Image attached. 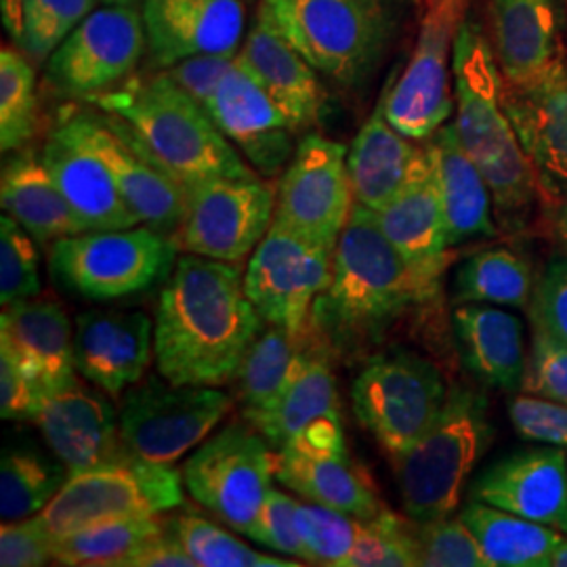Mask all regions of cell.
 <instances>
[{"instance_id":"obj_1","label":"cell","mask_w":567,"mask_h":567,"mask_svg":"<svg viewBox=\"0 0 567 567\" xmlns=\"http://www.w3.org/2000/svg\"><path fill=\"white\" fill-rule=\"evenodd\" d=\"M264 322L240 265L185 252L156 307V368L175 385H227Z\"/></svg>"},{"instance_id":"obj_2","label":"cell","mask_w":567,"mask_h":567,"mask_svg":"<svg viewBox=\"0 0 567 567\" xmlns=\"http://www.w3.org/2000/svg\"><path fill=\"white\" fill-rule=\"evenodd\" d=\"M431 290L389 243L377 213L355 203L334 250V274L311 309V330L341 355H362L419 309L435 303Z\"/></svg>"},{"instance_id":"obj_3","label":"cell","mask_w":567,"mask_h":567,"mask_svg":"<svg viewBox=\"0 0 567 567\" xmlns=\"http://www.w3.org/2000/svg\"><path fill=\"white\" fill-rule=\"evenodd\" d=\"M452 76L458 140L486 179L498 224L519 231L532 217L540 187L505 110L503 81L489 42L473 20L458 28Z\"/></svg>"},{"instance_id":"obj_4","label":"cell","mask_w":567,"mask_h":567,"mask_svg":"<svg viewBox=\"0 0 567 567\" xmlns=\"http://www.w3.org/2000/svg\"><path fill=\"white\" fill-rule=\"evenodd\" d=\"M89 102L124 122L185 192L215 177L255 175L210 114L164 70L147 79H131Z\"/></svg>"},{"instance_id":"obj_5","label":"cell","mask_w":567,"mask_h":567,"mask_svg":"<svg viewBox=\"0 0 567 567\" xmlns=\"http://www.w3.org/2000/svg\"><path fill=\"white\" fill-rule=\"evenodd\" d=\"M259 13L322 76L355 86L385 58L402 0H264Z\"/></svg>"},{"instance_id":"obj_6","label":"cell","mask_w":567,"mask_h":567,"mask_svg":"<svg viewBox=\"0 0 567 567\" xmlns=\"http://www.w3.org/2000/svg\"><path fill=\"white\" fill-rule=\"evenodd\" d=\"M492 440L486 395L452 386L437 419L395 461L408 517L425 524L450 517L461 507L466 482Z\"/></svg>"},{"instance_id":"obj_7","label":"cell","mask_w":567,"mask_h":567,"mask_svg":"<svg viewBox=\"0 0 567 567\" xmlns=\"http://www.w3.org/2000/svg\"><path fill=\"white\" fill-rule=\"evenodd\" d=\"M182 505V471L131 456L70 475L49 507L34 517L58 538L102 522L156 517Z\"/></svg>"},{"instance_id":"obj_8","label":"cell","mask_w":567,"mask_h":567,"mask_svg":"<svg viewBox=\"0 0 567 567\" xmlns=\"http://www.w3.org/2000/svg\"><path fill=\"white\" fill-rule=\"evenodd\" d=\"M179 246L143 225L82 231L51 246V267L61 282L84 299L112 301L137 295L171 274Z\"/></svg>"},{"instance_id":"obj_9","label":"cell","mask_w":567,"mask_h":567,"mask_svg":"<svg viewBox=\"0 0 567 567\" xmlns=\"http://www.w3.org/2000/svg\"><path fill=\"white\" fill-rule=\"evenodd\" d=\"M446 398L437 365L405 349L368 360L351 386L358 421L393 461L423 437Z\"/></svg>"},{"instance_id":"obj_10","label":"cell","mask_w":567,"mask_h":567,"mask_svg":"<svg viewBox=\"0 0 567 567\" xmlns=\"http://www.w3.org/2000/svg\"><path fill=\"white\" fill-rule=\"evenodd\" d=\"M278 468V452L252 425L225 426L183 463L189 496L244 536L255 526Z\"/></svg>"},{"instance_id":"obj_11","label":"cell","mask_w":567,"mask_h":567,"mask_svg":"<svg viewBox=\"0 0 567 567\" xmlns=\"http://www.w3.org/2000/svg\"><path fill=\"white\" fill-rule=\"evenodd\" d=\"M468 0H416L419 32L404 72L381 97L386 121L408 140L435 135L452 116V49Z\"/></svg>"},{"instance_id":"obj_12","label":"cell","mask_w":567,"mask_h":567,"mask_svg":"<svg viewBox=\"0 0 567 567\" xmlns=\"http://www.w3.org/2000/svg\"><path fill=\"white\" fill-rule=\"evenodd\" d=\"M334 250L274 219L244 271L246 295L267 324L309 330L311 309L332 282Z\"/></svg>"},{"instance_id":"obj_13","label":"cell","mask_w":567,"mask_h":567,"mask_svg":"<svg viewBox=\"0 0 567 567\" xmlns=\"http://www.w3.org/2000/svg\"><path fill=\"white\" fill-rule=\"evenodd\" d=\"M229 408L231 398L217 386L150 379L131 386L122 400V440L143 461L173 465L203 444Z\"/></svg>"},{"instance_id":"obj_14","label":"cell","mask_w":567,"mask_h":567,"mask_svg":"<svg viewBox=\"0 0 567 567\" xmlns=\"http://www.w3.org/2000/svg\"><path fill=\"white\" fill-rule=\"evenodd\" d=\"M276 189L250 177H215L187 192V213L175 236L179 250L225 264L255 252L274 224Z\"/></svg>"},{"instance_id":"obj_15","label":"cell","mask_w":567,"mask_h":567,"mask_svg":"<svg viewBox=\"0 0 567 567\" xmlns=\"http://www.w3.org/2000/svg\"><path fill=\"white\" fill-rule=\"evenodd\" d=\"M147 47L140 7L103 4L47 61V81L68 97L93 100L126 81Z\"/></svg>"},{"instance_id":"obj_16","label":"cell","mask_w":567,"mask_h":567,"mask_svg":"<svg viewBox=\"0 0 567 567\" xmlns=\"http://www.w3.org/2000/svg\"><path fill=\"white\" fill-rule=\"evenodd\" d=\"M353 206L347 147L322 135H307L284 171L274 219L316 243L337 248Z\"/></svg>"},{"instance_id":"obj_17","label":"cell","mask_w":567,"mask_h":567,"mask_svg":"<svg viewBox=\"0 0 567 567\" xmlns=\"http://www.w3.org/2000/svg\"><path fill=\"white\" fill-rule=\"evenodd\" d=\"M63 124L97 152L140 221L175 240L187 213V192L156 163L116 116L74 114Z\"/></svg>"},{"instance_id":"obj_18","label":"cell","mask_w":567,"mask_h":567,"mask_svg":"<svg viewBox=\"0 0 567 567\" xmlns=\"http://www.w3.org/2000/svg\"><path fill=\"white\" fill-rule=\"evenodd\" d=\"M32 423L70 475L135 456L122 440L121 416L102 393L79 383L44 393Z\"/></svg>"},{"instance_id":"obj_19","label":"cell","mask_w":567,"mask_h":567,"mask_svg":"<svg viewBox=\"0 0 567 567\" xmlns=\"http://www.w3.org/2000/svg\"><path fill=\"white\" fill-rule=\"evenodd\" d=\"M147 51L156 68L198 55H238L244 39L243 0H142Z\"/></svg>"},{"instance_id":"obj_20","label":"cell","mask_w":567,"mask_h":567,"mask_svg":"<svg viewBox=\"0 0 567 567\" xmlns=\"http://www.w3.org/2000/svg\"><path fill=\"white\" fill-rule=\"evenodd\" d=\"M503 103L532 164L538 187L557 198L567 192V65L550 63L532 81L503 86Z\"/></svg>"},{"instance_id":"obj_21","label":"cell","mask_w":567,"mask_h":567,"mask_svg":"<svg viewBox=\"0 0 567 567\" xmlns=\"http://www.w3.org/2000/svg\"><path fill=\"white\" fill-rule=\"evenodd\" d=\"M208 114L231 145L264 177L282 173L297 152V131L292 122L238 60L219 84L208 105Z\"/></svg>"},{"instance_id":"obj_22","label":"cell","mask_w":567,"mask_h":567,"mask_svg":"<svg viewBox=\"0 0 567 567\" xmlns=\"http://www.w3.org/2000/svg\"><path fill=\"white\" fill-rule=\"evenodd\" d=\"M381 229L414 274L440 292L447 267V231L435 163L429 145L419 147L400 194L377 213Z\"/></svg>"},{"instance_id":"obj_23","label":"cell","mask_w":567,"mask_h":567,"mask_svg":"<svg viewBox=\"0 0 567 567\" xmlns=\"http://www.w3.org/2000/svg\"><path fill=\"white\" fill-rule=\"evenodd\" d=\"M468 496L567 534V454L559 446L508 454L487 466Z\"/></svg>"},{"instance_id":"obj_24","label":"cell","mask_w":567,"mask_h":567,"mask_svg":"<svg viewBox=\"0 0 567 567\" xmlns=\"http://www.w3.org/2000/svg\"><path fill=\"white\" fill-rule=\"evenodd\" d=\"M322 343L307 355L280 404L259 425L265 440L280 450H347L339 386L322 353Z\"/></svg>"},{"instance_id":"obj_25","label":"cell","mask_w":567,"mask_h":567,"mask_svg":"<svg viewBox=\"0 0 567 567\" xmlns=\"http://www.w3.org/2000/svg\"><path fill=\"white\" fill-rule=\"evenodd\" d=\"M154 355V324L143 311L100 309L79 316L74 364L84 381L110 395L137 385Z\"/></svg>"},{"instance_id":"obj_26","label":"cell","mask_w":567,"mask_h":567,"mask_svg":"<svg viewBox=\"0 0 567 567\" xmlns=\"http://www.w3.org/2000/svg\"><path fill=\"white\" fill-rule=\"evenodd\" d=\"M42 163L89 231L128 229L142 224L126 204L107 164L63 122L49 135Z\"/></svg>"},{"instance_id":"obj_27","label":"cell","mask_w":567,"mask_h":567,"mask_svg":"<svg viewBox=\"0 0 567 567\" xmlns=\"http://www.w3.org/2000/svg\"><path fill=\"white\" fill-rule=\"evenodd\" d=\"M236 60L282 110L297 133L320 121L326 103L320 72L261 13Z\"/></svg>"},{"instance_id":"obj_28","label":"cell","mask_w":567,"mask_h":567,"mask_svg":"<svg viewBox=\"0 0 567 567\" xmlns=\"http://www.w3.org/2000/svg\"><path fill=\"white\" fill-rule=\"evenodd\" d=\"M0 349L44 393L76 381L74 330L63 307L51 299H28L4 307L0 318Z\"/></svg>"},{"instance_id":"obj_29","label":"cell","mask_w":567,"mask_h":567,"mask_svg":"<svg viewBox=\"0 0 567 567\" xmlns=\"http://www.w3.org/2000/svg\"><path fill=\"white\" fill-rule=\"evenodd\" d=\"M456 344L466 370L482 383L519 391L526 381L524 326L505 309L489 305H458L452 316Z\"/></svg>"},{"instance_id":"obj_30","label":"cell","mask_w":567,"mask_h":567,"mask_svg":"<svg viewBox=\"0 0 567 567\" xmlns=\"http://www.w3.org/2000/svg\"><path fill=\"white\" fill-rule=\"evenodd\" d=\"M276 477L307 501L358 519H370L383 511L368 473L347 450H280Z\"/></svg>"},{"instance_id":"obj_31","label":"cell","mask_w":567,"mask_h":567,"mask_svg":"<svg viewBox=\"0 0 567 567\" xmlns=\"http://www.w3.org/2000/svg\"><path fill=\"white\" fill-rule=\"evenodd\" d=\"M426 145L435 163L450 248L473 238L496 236L492 192L458 140L456 124H444Z\"/></svg>"},{"instance_id":"obj_32","label":"cell","mask_w":567,"mask_h":567,"mask_svg":"<svg viewBox=\"0 0 567 567\" xmlns=\"http://www.w3.org/2000/svg\"><path fill=\"white\" fill-rule=\"evenodd\" d=\"M489 18L507 84L532 81L559 60V0H489Z\"/></svg>"},{"instance_id":"obj_33","label":"cell","mask_w":567,"mask_h":567,"mask_svg":"<svg viewBox=\"0 0 567 567\" xmlns=\"http://www.w3.org/2000/svg\"><path fill=\"white\" fill-rule=\"evenodd\" d=\"M2 210L39 244L55 243L60 238L89 231L81 217L72 210L61 194L42 156L34 152H16L0 177Z\"/></svg>"},{"instance_id":"obj_34","label":"cell","mask_w":567,"mask_h":567,"mask_svg":"<svg viewBox=\"0 0 567 567\" xmlns=\"http://www.w3.org/2000/svg\"><path fill=\"white\" fill-rule=\"evenodd\" d=\"M419 147L386 121L383 102L374 107L347 150V171L355 203L379 213L404 187Z\"/></svg>"},{"instance_id":"obj_35","label":"cell","mask_w":567,"mask_h":567,"mask_svg":"<svg viewBox=\"0 0 567 567\" xmlns=\"http://www.w3.org/2000/svg\"><path fill=\"white\" fill-rule=\"evenodd\" d=\"M311 326L305 334H295L271 324L259 332L234 377L243 416L248 425H259L280 404L286 389L295 381L311 349L322 343L320 339L318 343L311 344Z\"/></svg>"},{"instance_id":"obj_36","label":"cell","mask_w":567,"mask_h":567,"mask_svg":"<svg viewBox=\"0 0 567 567\" xmlns=\"http://www.w3.org/2000/svg\"><path fill=\"white\" fill-rule=\"evenodd\" d=\"M458 517L475 534L492 567H547L550 553L564 540L559 529L477 501Z\"/></svg>"},{"instance_id":"obj_37","label":"cell","mask_w":567,"mask_h":567,"mask_svg":"<svg viewBox=\"0 0 567 567\" xmlns=\"http://www.w3.org/2000/svg\"><path fill=\"white\" fill-rule=\"evenodd\" d=\"M70 471L53 454L39 447L11 446L0 461V515L2 522H21L39 515L58 496Z\"/></svg>"},{"instance_id":"obj_38","label":"cell","mask_w":567,"mask_h":567,"mask_svg":"<svg viewBox=\"0 0 567 567\" xmlns=\"http://www.w3.org/2000/svg\"><path fill=\"white\" fill-rule=\"evenodd\" d=\"M534 278L524 257L496 246L466 259L454 278L458 305H508L526 309L532 303Z\"/></svg>"},{"instance_id":"obj_39","label":"cell","mask_w":567,"mask_h":567,"mask_svg":"<svg viewBox=\"0 0 567 567\" xmlns=\"http://www.w3.org/2000/svg\"><path fill=\"white\" fill-rule=\"evenodd\" d=\"M168 522L156 517L114 519L74 529L53 538L55 564L61 566L122 567V564L154 536L163 534Z\"/></svg>"},{"instance_id":"obj_40","label":"cell","mask_w":567,"mask_h":567,"mask_svg":"<svg viewBox=\"0 0 567 567\" xmlns=\"http://www.w3.org/2000/svg\"><path fill=\"white\" fill-rule=\"evenodd\" d=\"M100 0H2L4 23L32 63L49 61Z\"/></svg>"},{"instance_id":"obj_41","label":"cell","mask_w":567,"mask_h":567,"mask_svg":"<svg viewBox=\"0 0 567 567\" xmlns=\"http://www.w3.org/2000/svg\"><path fill=\"white\" fill-rule=\"evenodd\" d=\"M39 97L37 70L16 49L0 53V147L4 154L18 152L37 135Z\"/></svg>"},{"instance_id":"obj_42","label":"cell","mask_w":567,"mask_h":567,"mask_svg":"<svg viewBox=\"0 0 567 567\" xmlns=\"http://www.w3.org/2000/svg\"><path fill=\"white\" fill-rule=\"evenodd\" d=\"M168 529L189 553L196 566L203 567H295L297 561L278 559L248 547L224 527L198 515H182L168 522Z\"/></svg>"},{"instance_id":"obj_43","label":"cell","mask_w":567,"mask_h":567,"mask_svg":"<svg viewBox=\"0 0 567 567\" xmlns=\"http://www.w3.org/2000/svg\"><path fill=\"white\" fill-rule=\"evenodd\" d=\"M416 522L379 511L370 519H360L358 538L343 567L421 566Z\"/></svg>"},{"instance_id":"obj_44","label":"cell","mask_w":567,"mask_h":567,"mask_svg":"<svg viewBox=\"0 0 567 567\" xmlns=\"http://www.w3.org/2000/svg\"><path fill=\"white\" fill-rule=\"evenodd\" d=\"M295 526L303 545V559L313 566L343 567L353 550L360 519L318 503H297Z\"/></svg>"},{"instance_id":"obj_45","label":"cell","mask_w":567,"mask_h":567,"mask_svg":"<svg viewBox=\"0 0 567 567\" xmlns=\"http://www.w3.org/2000/svg\"><path fill=\"white\" fill-rule=\"evenodd\" d=\"M41 295L37 240L13 217L0 219V303L2 307Z\"/></svg>"},{"instance_id":"obj_46","label":"cell","mask_w":567,"mask_h":567,"mask_svg":"<svg viewBox=\"0 0 567 567\" xmlns=\"http://www.w3.org/2000/svg\"><path fill=\"white\" fill-rule=\"evenodd\" d=\"M416 524L421 566L492 567L475 534L461 517L450 515L444 519Z\"/></svg>"},{"instance_id":"obj_47","label":"cell","mask_w":567,"mask_h":567,"mask_svg":"<svg viewBox=\"0 0 567 567\" xmlns=\"http://www.w3.org/2000/svg\"><path fill=\"white\" fill-rule=\"evenodd\" d=\"M524 391L567 404V343L534 324Z\"/></svg>"},{"instance_id":"obj_48","label":"cell","mask_w":567,"mask_h":567,"mask_svg":"<svg viewBox=\"0 0 567 567\" xmlns=\"http://www.w3.org/2000/svg\"><path fill=\"white\" fill-rule=\"evenodd\" d=\"M508 419L522 437L567 450V404L529 393L517 395L508 402Z\"/></svg>"},{"instance_id":"obj_49","label":"cell","mask_w":567,"mask_h":567,"mask_svg":"<svg viewBox=\"0 0 567 567\" xmlns=\"http://www.w3.org/2000/svg\"><path fill=\"white\" fill-rule=\"evenodd\" d=\"M297 503H299L297 498L278 489H271L255 526L248 532V538L276 553L303 559V545L295 526Z\"/></svg>"},{"instance_id":"obj_50","label":"cell","mask_w":567,"mask_h":567,"mask_svg":"<svg viewBox=\"0 0 567 567\" xmlns=\"http://www.w3.org/2000/svg\"><path fill=\"white\" fill-rule=\"evenodd\" d=\"M51 561H55L53 536L37 517L4 522L0 527V566L39 567Z\"/></svg>"},{"instance_id":"obj_51","label":"cell","mask_w":567,"mask_h":567,"mask_svg":"<svg viewBox=\"0 0 567 567\" xmlns=\"http://www.w3.org/2000/svg\"><path fill=\"white\" fill-rule=\"evenodd\" d=\"M532 320L567 343V257L550 261L534 286Z\"/></svg>"},{"instance_id":"obj_52","label":"cell","mask_w":567,"mask_h":567,"mask_svg":"<svg viewBox=\"0 0 567 567\" xmlns=\"http://www.w3.org/2000/svg\"><path fill=\"white\" fill-rule=\"evenodd\" d=\"M236 55H198L179 61L166 68L164 72L177 82L194 102L200 103L208 112V105L213 102L225 74L231 70Z\"/></svg>"},{"instance_id":"obj_53","label":"cell","mask_w":567,"mask_h":567,"mask_svg":"<svg viewBox=\"0 0 567 567\" xmlns=\"http://www.w3.org/2000/svg\"><path fill=\"white\" fill-rule=\"evenodd\" d=\"M44 391L21 372L16 360L0 349V414L7 421H32Z\"/></svg>"},{"instance_id":"obj_54","label":"cell","mask_w":567,"mask_h":567,"mask_svg":"<svg viewBox=\"0 0 567 567\" xmlns=\"http://www.w3.org/2000/svg\"><path fill=\"white\" fill-rule=\"evenodd\" d=\"M122 567H196V561L166 526L163 534L137 548Z\"/></svg>"},{"instance_id":"obj_55","label":"cell","mask_w":567,"mask_h":567,"mask_svg":"<svg viewBox=\"0 0 567 567\" xmlns=\"http://www.w3.org/2000/svg\"><path fill=\"white\" fill-rule=\"evenodd\" d=\"M553 231L557 236V243L567 248V192L561 196V203L557 204L555 219H553Z\"/></svg>"},{"instance_id":"obj_56","label":"cell","mask_w":567,"mask_h":567,"mask_svg":"<svg viewBox=\"0 0 567 567\" xmlns=\"http://www.w3.org/2000/svg\"><path fill=\"white\" fill-rule=\"evenodd\" d=\"M547 567H567V538H564L548 557Z\"/></svg>"},{"instance_id":"obj_57","label":"cell","mask_w":567,"mask_h":567,"mask_svg":"<svg viewBox=\"0 0 567 567\" xmlns=\"http://www.w3.org/2000/svg\"><path fill=\"white\" fill-rule=\"evenodd\" d=\"M110 7H142V0H100Z\"/></svg>"}]
</instances>
